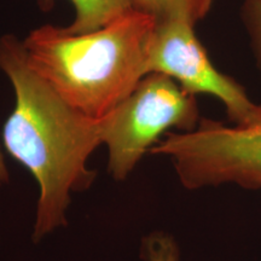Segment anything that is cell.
<instances>
[{
    "label": "cell",
    "mask_w": 261,
    "mask_h": 261,
    "mask_svg": "<svg viewBox=\"0 0 261 261\" xmlns=\"http://www.w3.org/2000/svg\"><path fill=\"white\" fill-rule=\"evenodd\" d=\"M215 0H130L132 9L156 22L182 19L196 24L211 11Z\"/></svg>",
    "instance_id": "7"
},
{
    "label": "cell",
    "mask_w": 261,
    "mask_h": 261,
    "mask_svg": "<svg viewBox=\"0 0 261 261\" xmlns=\"http://www.w3.org/2000/svg\"><path fill=\"white\" fill-rule=\"evenodd\" d=\"M9 181V171L6 167L4 152H3L2 146H0V185L6 184Z\"/></svg>",
    "instance_id": "10"
},
{
    "label": "cell",
    "mask_w": 261,
    "mask_h": 261,
    "mask_svg": "<svg viewBox=\"0 0 261 261\" xmlns=\"http://www.w3.org/2000/svg\"><path fill=\"white\" fill-rule=\"evenodd\" d=\"M149 154L171 160L187 190L224 185L261 190V126H226L201 117L192 130L167 133Z\"/></svg>",
    "instance_id": "4"
},
{
    "label": "cell",
    "mask_w": 261,
    "mask_h": 261,
    "mask_svg": "<svg viewBox=\"0 0 261 261\" xmlns=\"http://www.w3.org/2000/svg\"><path fill=\"white\" fill-rule=\"evenodd\" d=\"M0 70L15 93L14 110L3 125V148L38 184L32 240L39 243L67 226L71 195L92 187L97 173L87 163L102 145V125L68 104L32 69L14 34L0 37Z\"/></svg>",
    "instance_id": "1"
},
{
    "label": "cell",
    "mask_w": 261,
    "mask_h": 261,
    "mask_svg": "<svg viewBox=\"0 0 261 261\" xmlns=\"http://www.w3.org/2000/svg\"><path fill=\"white\" fill-rule=\"evenodd\" d=\"M54 0H40L47 8ZM75 9L73 22L65 27L71 33H86L112 23L132 10L130 0H70Z\"/></svg>",
    "instance_id": "6"
},
{
    "label": "cell",
    "mask_w": 261,
    "mask_h": 261,
    "mask_svg": "<svg viewBox=\"0 0 261 261\" xmlns=\"http://www.w3.org/2000/svg\"><path fill=\"white\" fill-rule=\"evenodd\" d=\"M156 21L130 10L104 27L71 33L44 24L22 39L25 58L68 104L94 119L110 113L149 74Z\"/></svg>",
    "instance_id": "2"
},
{
    "label": "cell",
    "mask_w": 261,
    "mask_h": 261,
    "mask_svg": "<svg viewBox=\"0 0 261 261\" xmlns=\"http://www.w3.org/2000/svg\"><path fill=\"white\" fill-rule=\"evenodd\" d=\"M140 257L143 261H181L177 241L165 231H152L143 237Z\"/></svg>",
    "instance_id": "8"
},
{
    "label": "cell",
    "mask_w": 261,
    "mask_h": 261,
    "mask_svg": "<svg viewBox=\"0 0 261 261\" xmlns=\"http://www.w3.org/2000/svg\"><path fill=\"white\" fill-rule=\"evenodd\" d=\"M200 120L196 96L167 75H145L121 103L100 117L108 173L114 180H126L167 133L189 132Z\"/></svg>",
    "instance_id": "3"
},
{
    "label": "cell",
    "mask_w": 261,
    "mask_h": 261,
    "mask_svg": "<svg viewBox=\"0 0 261 261\" xmlns=\"http://www.w3.org/2000/svg\"><path fill=\"white\" fill-rule=\"evenodd\" d=\"M241 16L261 74V0H244Z\"/></svg>",
    "instance_id": "9"
},
{
    "label": "cell",
    "mask_w": 261,
    "mask_h": 261,
    "mask_svg": "<svg viewBox=\"0 0 261 261\" xmlns=\"http://www.w3.org/2000/svg\"><path fill=\"white\" fill-rule=\"evenodd\" d=\"M194 28L182 19L156 22L148 47L149 74L167 75L194 96L215 97L234 126H261V106L250 99L233 77L215 68Z\"/></svg>",
    "instance_id": "5"
}]
</instances>
